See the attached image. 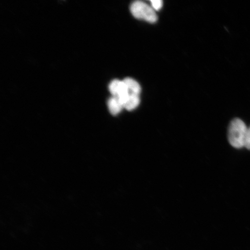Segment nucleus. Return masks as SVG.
<instances>
[{
    "label": "nucleus",
    "instance_id": "f257e3e1",
    "mask_svg": "<svg viewBox=\"0 0 250 250\" xmlns=\"http://www.w3.org/2000/svg\"><path fill=\"white\" fill-rule=\"evenodd\" d=\"M248 127L239 118H234L230 122L228 128V140L230 145L236 148L245 146Z\"/></svg>",
    "mask_w": 250,
    "mask_h": 250
},
{
    "label": "nucleus",
    "instance_id": "f03ea898",
    "mask_svg": "<svg viewBox=\"0 0 250 250\" xmlns=\"http://www.w3.org/2000/svg\"><path fill=\"white\" fill-rule=\"evenodd\" d=\"M130 12L139 20H142L150 23H155L157 21V15L151 6L142 1H136L130 6Z\"/></svg>",
    "mask_w": 250,
    "mask_h": 250
},
{
    "label": "nucleus",
    "instance_id": "7ed1b4c3",
    "mask_svg": "<svg viewBox=\"0 0 250 250\" xmlns=\"http://www.w3.org/2000/svg\"><path fill=\"white\" fill-rule=\"evenodd\" d=\"M109 90L112 94V96L120 100L124 106V103L126 101L130 93L124 81L118 80L112 81L109 84Z\"/></svg>",
    "mask_w": 250,
    "mask_h": 250
},
{
    "label": "nucleus",
    "instance_id": "20e7f679",
    "mask_svg": "<svg viewBox=\"0 0 250 250\" xmlns=\"http://www.w3.org/2000/svg\"><path fill=\"white\" fill-rule=\"evenodd\" d=\"M140 96L137 94L129 93L126 101L125 102L124 107L128 111H132L138 107L140 104Z\"/></svg>",
    "mask_w": 250,
    "mask_h": 250
},
{
    "label": "nucleus",
    "instance_id": "39448f33",
    "mask_svg": "<svg viewBox=\"0 0 250 250\" xmlns=\"http://www.w3.org/2000/svg\"><path fill=\"white\" fill-rule=\"evenodd\" d=\"M108 107L110 113L114 115L120 113L122 109L124 108L120 100L113 96L108 100Z\"/></svg>",
    "mask_w": 250,
    "mask_h": 250
},
{
    "label": "nucleus",
    "instance_id": "423d86ee",
    "mask_svg": "<svg viewBox=\"0 0 250 250\" xmlns=\"http://www.w3.org/2000/svg\"><path fill=\"white\" fill-rule=\"evenodd\" d=\"M124 81L126 85L128 90H129V93L140 95L141 86L136 80L131 78H126Z\"/></svg>",
    "mask_w": 250,
    "mask_h": 250
},
{
    "label": "nucleus",
    "instance_id": "0eeeda50",
    "mask_svg": "<svg viewBox=\"0 0 250 250\" xmlns=\"http://www.w3.org/2000/svg\"><path fill=\"white\" fill-rule=\"evenodd\" d=\"M150 2H151V7L155 11L159 10L163 6V2L161 0H151Z\"/></svg>",
    "mask_w": 250,
    "mask_h": 250
},
{
    "label": "nucleus",
    "instance_id": "6e6552de",
    "mask_svg": "<svg viewBox=\"0 0 250 250\" xmlns=\"http://www.w3.org/2000/svg\"><path fill=\"white\" fill-rule=\"evenodd\" d=\"M245 147L250 150V127L248 128V133H247Z\"/></svg>",
    "mask_w": 250,
    "mask_h": 250
}]
</instances>
